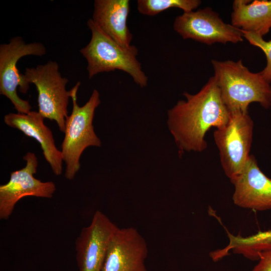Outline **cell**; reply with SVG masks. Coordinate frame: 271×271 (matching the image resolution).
<instances>
[{"instance_id": "15", "label": "cell", "mask_w": 271, "mask_h": 271, "mask_svg": "<svg viewBox=\"0 0 271 271\" xmlns=\"http://www.w3.org/2000/svg\"><path fill=\"white\" fill-rule=\"evenodd\" d=\"M231 25L261 37L271 28V1L235 0Z\"/></svg>"}, {"instance_id": "11", "label": "cell", "mask_w": 271, "mask_h": 271, "mask_svg": "<svg viewBox=\"0 0 271 271\" xmlns=\"http://www.w3.org/2000/svg\"><path fill=\"white\" fill-rule=\"evenodd\" d=\"M148 245L132 227L118 228L109 242L101 271H149Z\"/></svg>"}, {"instance_id": "8", "label": "cell", "mask_w": 271, "mask_h": 271, "mask_svg": "<svg viewBox=\"0 0 271 271\" xmlns=\"http://www.w3.org/2000/svg\"><path fill=\"white\" fill-rule=\"evenodd\" d=\"M173 27L183 39H191L207 45L243 41L241 30L224 23L209 7L184 12L175 18Z\"/></svg>"}, {"instance_id": "19", "label": "cell", "mask_w": 271, "mask_h": 271, "mask_svg": "<svg viewBox=\"0 0 271 271\" xmlns=\"http://www.w3.org/2000/svg\"><path fill=\"white\" fill-rule=\"evenodd\" d=\"M259 257L258 262L252 271H271V250L259 253Z\"/></svg>"}, {"instance_id": "14", "label": "cell", "mask_w": 271, "mask_h": 271, "mask_svg": "<svg viewBox=\"0 0 271 271\" xmlns=\"http://www.w3.org/2000/svg\"><path fill=\"white\" fill-rule=\"evenodd\" d=\"M129 0H95L92 20L108 37L123 48L130 49L132 34L127 25Z\"/></svg>"}, {"instance_id": "6", "label": "cell", "mask_w": 271, "mask_h": 271, "mask_svg": "<svg viewBox=\"0 0 271 271\" xmlns=\"http://www.w3.org/2000/svg\"><path fill=\"white\" fill-rule=\"evenodd\" d=\"M253 122L248 112H230L228 122L214 132L222 169L232 183L242 172L249 157Z\"/></svg>"}, {"instance_id": "1", "label": "cell", "mask_w": 271, "mask_h": 271, "mask_svg": "<svg viewBox=\"0 0 271 271\" xmlns=\"http://www.w3.org/2000/svg\"><path fill=\"white\" fill-rule=\"evenodd\" d=\"M183 95L186 100H179L167 111V125L180 155L185 152L205 150L207 131L212 127L224 125L230 115L214 76L197 93L184 92Z\"/></svg>"}, {"instance_id": "16", "label": "cell", "mask_w": 271, "mask_h": 271, "mask_svg": "<svg viewBox=\"0 0 271 271\" xmlns=\"http://www.w3.org/2000/svg\"><path fill=\"white\" fill-rule=\"evenodd\" d=\"M227 234L229 239L227 246L210 253L214 261L228 255V251L231 250L233 253L242 254L252 261L259 260V253L271 250V230L259 231L247 237H243L239 233L236 236L229 232Z\"/></svg>"}, {"instance_id": "12", "label": "cell", "mask_w": 271, "mask_h": 271, "mask_svg": "<svg viewBox=\"0 0 271 271\" xmlns=\"http://www.w3.org/2000/svg\"><path fill=\"white\" fill-rule=\"evenodd\" d=\"M232 183L235 187L232 199L237 206L255 211L271 209V179L259 169L253 155L249 156Z\"/></svg>"}, {"instance_id": "4", "label": "cell", "mask_w": 271, "mask_h": 271, "mask_svg": "<svg viewBox=\"0 0 271 271\" xmlns=\"http://www.w3.org/2000/svg\"><path fill=\"white\" fill-rule=\"evenodd\" d=\"M87 25L91 32V40L80 52L87 60L89 78L99 73L119 70L128 73L141 87H146L148 78L137 59L136 47L122 48L105 35L92 19Z\"/></svg>"}, {"instance_id": "10", "label": "cell", "mask_w": 271, "mask_h": 271, "mask_svg": "<svg viewBox=\"0 0 271 271\" xmlns=\"http://www.w3.org/2000/svg\"><path fill=\"white\" fill-rule=\"evenodd\" d=\"M118 227L96 211L90 224L81 229L75 242L79 271H101L111 239Z\"/></svg>"}, {"instance_id": "13", "label": "cell", "mask_w": 271, "mask_h": 271, "mask_svg": "<svg viewBox=\"0 0 271 271\" xmlns=\"http://www.w3.org/2000/svg\"><path fill=\"white\" fill-rule=\"evenodd\" d=\"M44 119L39 112L34 111L26 114L9 113L4 116L7 125L37 141L53 172L55 175L59 176L63 169L62 153L57 148L52 132L44 124Z\"/></svg>"}, {"instance_id": "18", "label": "cell", "mask_w": 271, "mask_h": 271, "mask_svg": "<svg viewBox=\"0 0 271 271\" xmlns=\"http://www.w3.org/2000/svg\"><path fill=\"white\" fill-rule=\"evenodd\" d=\"M243 36L252 45L259 48L264 53L267 64L260 73L263 79L270 83L271 82V41H266L262 37L251 32L241 30Z\"/></svg>"}, {"instance_id": "5", "label": "cell", "mask_w": 271, "mask_h": 271, "mask_svg": "<svg viewBox=\"0 0 271 271\" xmlns=\"http://www.w3.org/2000/svg\"><path fill=\"white\" fill-rule=\"evenodd\" d=\"M24 75L28 84L36 86L39 113L44 118L55 120L64 132L70 92L66 89L68 79L61 76L58 63L49 61L35 68H27Z\"/></svg>"}, {"instance_id": "3", "label": "cell", "mask_w": 271, "mask_h": 271, "mask_svg": "<svg viewBox=\"0 0 271 271\" xmlns=\"http://www.w3.org/2000/svg\"><path fill=\"white\" fill-rule=\"evenodd\" d=\"M80 84V82H77L69 90L72 110L66 120L61 145V152L66 165L65 177L68 180H72L79 171L80 158L84 150L90 146L100 147L101 145L92 124L95 109L100 103L99 93L94 89L88 101L80 106L77 102V93Z\"/></svg>"}, {"instance_id": "9", "label": "cell", "mask_w": 271, "mask_h": 271, "mask_svg": "<svg viewBox=\"0 0 271 271\" xmlns=\"http://www.w3.org/2000/svg\"><path fill=\"white\" fill-rule=\"evenodd\" d=\"M26 166L12 172L9 181L0 186V219L7 220L17 203L27 196L51 198L56 188L52 181L42 182L34 177L38 165L35 154L28 152L23 157Z\"/></svg>"}, {"instance_id": "7", "label": "cell", "mask_w": 271, "mask_h": 271, "mask_svg": "<svg viewBox=\"0 0 271 271\" xmlns=\"http://www.w3.org/2000/svg\"><path fill=\"white\" fill-rule=\"evenodd\" d=\"M46 49L40 42L26 43L21 37L10 39V42L0 45V94L8 98L18 113H28L32 106L28 100L21 99L17 94L27 93L28 84L24 74L17 67L19 60L27 55L42 56Z\"/></svg>"}, {"instance_id": "2", "label": "cell", "mask_w": 271, "mask_h": 271, "mask_svg": "<svg viewBox=\"0 0 271 271\" xmlns=\"http://www.w3.org/2000/svg\"><path fill=\"white\" fill-rule=\"evenodd\" d=\"M214 75L223 102L230 112H248L249 105L258 102L263 107L271 106V86L260 73H252L241 59L212 60Z\"/></svg>"}, {"instance_id": "17", "label": "cell", "mask_w": 271, "mask_h": 271, "mask_svg": "<svg viewBox=\"0 0 271 271\" xmlns=\"http://www.w3.org/2000/svg\"><path fill=\"white\" fill-rule=\"evenodd\" d=\"M201 4L200 0H138L137 9L141 14L152 16L172 8L189 12L196 9Z\"/></svg>"}]
</instances>
